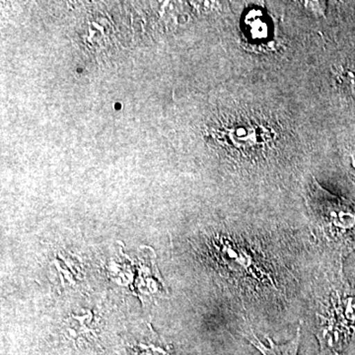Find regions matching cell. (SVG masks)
I'll return each instance as SVG.
<instances>
[{"label": "cell", "instance_id": "6da1fadb", "mask_svg": "<svg viewBox=\"0 0 355 355\" xmlns=\"http://www.w3.org/2000/svg\"><path fill=\"white\" fill-rule=\"evenodd\" d=\"M318 320V355H343L355 336V296L347 291L334 292Z\"/></svg>", "mask_w": 355, "mask_h": 355}, {"label": "cell", "instance_id": "7a4b0ae2", "mask_svg": "<svg viewBox=\"0 0 355 355\" xmlns=\"http://www.w3.org/2000/svg\"><path fill=\"white\" fill-rule=\"evenodd\" d=\"M308 205L324 237L336 246H345L355 232V211L343 200L324 191L313 178Z\"/></svg>", "mask_w": 355, "mask_h": 355}, {"label": "cell", "instance_id": "3957f363", "mask_svg": "<svg viewBox=\"0 0 355 355\" xmlns=\"http://www.w3.org/2000/svg\"><path fill=\"white\" fill-rule=\"evenodd\" d=\"M247 338L257 349L260 350L261 355H298L301 342L300 328H298L294 338L284 345H277L270 338H268V345H265L254 333L252 336H247Z\"/></svg>", "mask_w": 355, "mask_h": 355}, {"label": "cell", "instance_id": "277c9868", "mask_svg": "<svg viewBox=\"0 0 355 355\" xmlns=\"http://www.w3.org/2000/svg\"><path fill=\"white\" fill-rule=\"evenodd\" d=\"M254 21H252L251 24V35L253 38H263L268 34V23L261 19V16L257 14L256 16H250Z\"/></svg>", "mask_w": 355, "mask_h": 355}, {"label": "cell", "instance_id": "5b68a950", "mask_svg": "<svg viewBox=\"0 0 355 355\" xmlns=\"http://www.w3.org/2000/svg\"><path fill=\"white\" fill-rule=\"evenodd\" d=\"M338 79L343 87L355 97V70L343 69L342 73L338 76Z\"/></svg>", "mask_w": 355, "mask_h": 355}, {"label": "cell", "instance_id": "8992f818", "mask_svg": "<svg viewBox=\"0 0 355 355\" xmlns=\"http://www.w3.org/2000/svg\"><path fill=\"white\" fill-rule=\"evenodd\" d=\"M347 168L349 176L355 182V146L352 147L347 156Z\"/></svg>", "mask_w": 355, "mask_h": 355}]
</instances>
